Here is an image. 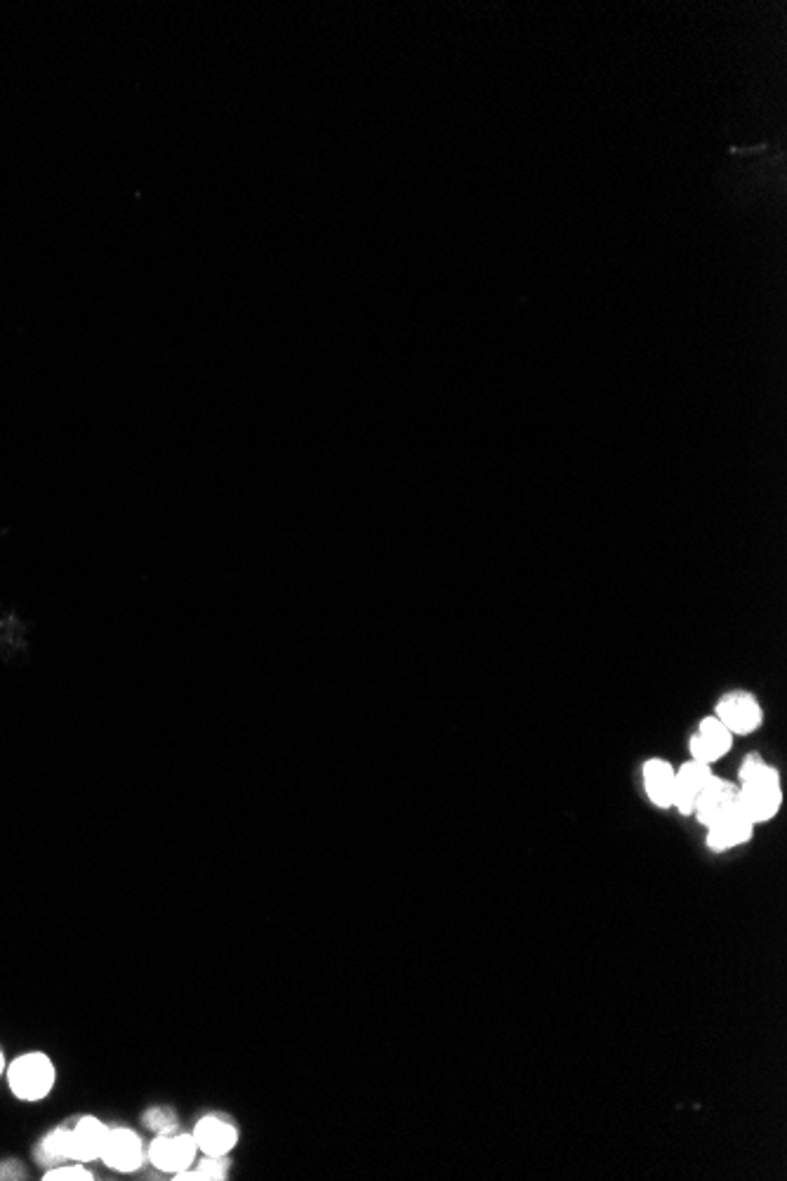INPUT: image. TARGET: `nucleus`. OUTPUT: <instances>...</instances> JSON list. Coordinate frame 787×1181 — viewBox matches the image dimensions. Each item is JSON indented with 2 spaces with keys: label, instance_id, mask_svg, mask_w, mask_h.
I'll use <instances>...</instances> for the list:
<instances>
[{
  "label": "nucleus",
  "instance_id": "13",
  "mask_svg": "<svg viewBox=\"0 0 787 1181\" xmlns=\"http://www.w3.org/2000/svg\"><path fill=\"white\" fill-rule=\"evenodd\" d=\"M227 1177V1163H224V1156H208L206 1160H203L196 1170H182L178 1172L180 1181H220Z\"/></svg>",
  "mask_w": 787,
  "mask_h": 1181
},
{
  "label": "nucleus",
  "instance_id": "8",
  "mask_svg": "<svg viewBox=\"0 0 787 1181\" xmlns=\"http://www.w3.org/2000/svg\"><path fill=\"white\" fill-rule=\"evenodd\" d=\"M738 807V785L731 783V781H724V779H712L708 783V787L696 797V807H694V817L708 827L712 825L717 819H722L724 813L734 811Z\"/></svg>",
  "mask_w": 787,
  "mask_h": 1181
},
{
  "label": "nucleus",
  "instance_id": "9",
  "mask_svg": "<svg viewBox=\"0 0 787 1181\" xmlns=\"http://www.w3.org/2000/svg\"><path fill=\"white\" fill-rule=\"evenodd\" d=\"M754 823L745 817L740 805L724 813L722 819H717L712 825H708V847L712 851H728L734 847L745 845L752 837Z\"/></svg>",
  "mask_w": 787,
  "mask_h": 1181
},
{
  "label": "nucleus",
  "instance_id": "6",
  "mask_svg": "<svg viewBox=\"0 0 787 1181\" xmlns=\"http://www.w3.org/2000/svg\"><path fill=\"white\" fill-rule=\"evenodd\" d=\"M731 743H734V734H731V731L722 722H719L714 715L705 717V719H700L696 734L691 736V741H688L691 759H698V762L712 765L731 750Z\"/></svg>",
  "mask_w": 787,
  "mask_h": 1181
},
{
  "label": "nucleus",
  "instance_id": "4",
  "mask_svg": "<svg viewBox=\"0 0 787 1181\" xmlns=\"http://www.w3.org/2000/svg\"><path fill=\"white\" fill-rule=\"evenodd\" d=\"M714 717L722 722L734 736H748L762 727V705L750 691H728L717 701Z\"/></svg>",
  "mask_w": 787,
  "mask_h": 1181
},
{
  "label": "nucleus",
  "instance_id": "14",
  "mask_svg": "<svg viewBox=\"0 0 787 1181\" xmlns=\"http://www.w3.org/2000/svg\"><path fill=\"white\" fill-rule=\"evenodd\" d=\"M46 1179L48 1181H90L92 1174L83 1170L80 1165H69V1167H54V1170L48 1172Z\"/></svg>",
  "mask_w": 787,
  "mask_h": 1181
},
{
  "label": "nucleus",
  "instance_id": "7",
  "mask_svg": "<svg viewBox=\"0 0 787 1181\" xmlns=\"http://www.w3.org/2000/svg\"><path fill=\"white\" fill-rule=\"evenodd\" d=\"M196 1142L189 1134H160L149 1151V1158L163 1172H182L196 1158Z\"/></svg>",
  "mask_w": 787,
  "mask_h": 1181
},
{
  "label": "nucleus",
  "instance_id": "11",
  "mask_svg": "<svg viewBox=\"0 0 787 1181\" xmlns=\"http://www.w3.org/2000/svg\"><path fill=\"white\" fill-rule=\"evenodd\" d=\"M642 776H644V791L650 803L660 809H670L672 797H674V767L668 762V759H660V757L646 759Z\"/></svg>",
  "mask_w": 787,
  "mask_h": 1181
},
{
  "label": "nucleus",
  "instance_id": "17",
  "mask_svg": "<svg viewBox=\"0 0 787 1181\" xmlns=\"http://www.w3.org/2000/svg\"><path fill=\"white\" fill-rule=\"evenodd\" d=\"M0 1074H3V1052H0Z\"/></svg>",
  "mask_w": 787,
  "mask_h": 1181
},
{
  "label": "nucleus",
  "instance_id": "2",
  "mask_svg": "<svg viewBox=\"0 0 787 1181\" xmlns=\"http://www.w3.org/2000/svg\"><path fill=\"white\" fill-rule=\"evenodd\" d=\"M108 1128L94 1118L78 1120L76 1128L72 1130H54L50 1132L43 1142H40L38 1160L40 1163H57L62 1158L74 1160H94L102 1158V1151L106 1144Z\"/></svg>",
  "mask_w": 787,
  "mask_h": 1181
},
{
  "label": "nucleus",
  "instance_id": "16",
  "mask_svg": "<svg viewBox=\"0 0 787 1181\" xmlns=\"http://www.w3.org/2000/svg\"><path fill=\"white\" fill-rule=\"evenodd\" d=\"M0 1179H22V1167L17 1165H0Z\"/></svg>",
  "mask_w": 787,
  "mask_h": 1181
},
{
  "label": "nucleus",
  "instance_id": "12",
  "mask_svg": "<svg viewBox=\"0 0 787 1181\" xmlns=\"http://www.w3.org/2000/svg\"><path fill=\"white\" fill-rule=\"evenodd\" d=\"M236 1128L222 1118L208 1116L196 1125L194 1142L206 1156H227L236 1146Z\"/></svg>",
  "mask_w": 787,
  "mask_h": 1181
},
{
  "label": "nucleus",
  "instance_id": "5",
  "mask_svg": "<svg viewBox=\"0 0 787 1181\" xmlns=\"http://www.w3.org/2000/svg\"><path fill=\"white\" fill-rule=\"evenodd\" d=\"M714 779L710 765L698 762V759H688L680 769H674V797L672 807L691 817L696 807V797L708 787V783Z\"/></svg>",
  "mask_w": 787,
  "mask_h": 1181
},
{
  "label": "nucleus",
  "instance_id": "10",
  "mask_svg": "<svg viewBox=\"0 0 787 1181\" xmlns=\"http://www.w3.org/2000/svg\"><path fill=\"white\" fill-rule=\"evenodd\" d=\"M102 1160L118 1172H132L142 1165V1142L130 1130H108Z\"/></svg>",
  "mask_w": 787,
  "mask_h": 1181
},
{
  "label": "nucleus",
  "instance_id": "15",
  "mask_svg": "<svg viewBox=\"0 0 787 1181\" xmlns=\"http://www.w3.org/2000/svg\"><path fill=\"white\" fill-rule=\"evenodd\" d=\"M144 1122H146L152 1130L163 1132V1130H168L170 1125H172V1113L166 1111V1108H152V1111H149L146 1116H144Z\"/></svg>",
  "mask_w": 787,
  "mask_h": 1181
},
{
  "label": "nucleus",
  "instance_id": "1",
  "mask_svg": "<svg viewBox=\"0 0 787 1181\" xmlns=\"http://www.w3.org/2000/svg\"><path fill=\"white\" fill-rule=\"evenodd\" d=\"M738 805L754 825L771 821L780 811V773L762 755H748L738 771Z\"/></svg>",
  "mask_w": 787,
  "mask_h": 1181
},
{
  "label": "nucleus",
  "instance_id": "3",
  "mask_svg": "<svg viewBox=\"0 0 787 1181\" xmlns=\"http://www.w3.org/2000/svg\"><path fill=\"white\" fill-rule=\"evenodd\" d=\"M54 1084V1068L46 1054H24L10 1066V1088L24 1102H38Z\"/></svg>",
  "mask_w": 787,
  "mask_h": 1181
}]
</instances>
